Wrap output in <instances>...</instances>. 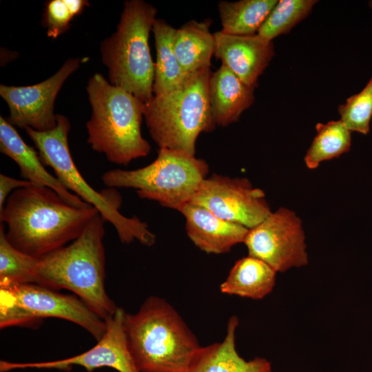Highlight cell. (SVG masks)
<instances>
[{
  "mask_svg": "<svg viewBox=\"0 0 372 372\" xmlns=\"http://www.w3.org/2000/svg\"><path fill=\"white\" fill-rule=\"evenodd\" d=\"M98 213L92 206L68 203L51 188L32 185L8 196L0 220L14 247L39 258L76 239Z\"/></svg>",
  "mask_w": 372,
  "mask_h": 372,
  "instance_id": "cell-1",
  "label": "cell"
},
{
  "mask_svg": "<svg viewBox=\"0 0 372 372\" xmlns=\"http://www.w3.org/2000/svg\"><path fill=\"white\" fill-rule=\"evenodd\" d=\"M105 222L98 213L76 239L39 258L35 277V284L72 291L104 320L118 309L105 288Z\"/></svg>",
  "mask_w": 372,
  "mask_h": 372,
  "instance_id": "cell-2",
  "label": "cell"
},
{
  "mask_svg": "<svg viewBox=\"0 0 372 372\" xmlns=\"http://www.w3.org/2000/svg\"><path fill=\"white\" fill-rule=\"evenodd\" d=\"M125 327L134 363L140 372H188L201 348L176 309L159 296H149Z\"/></svg>",
  "mask_w": 372,
  "mask_h": 372,
  "instance_id": "cell-3",
  "label": "cell"
},
{
  "mask_svg": "<svg viewBox=\"0 0 372 372\" xmlns=\"http://www.w3.org/2000/svg\"><path fill=\"white\" fill-rule=\"evenodd\" d=\"M91 116L86 123L87 143L115 164L127 165L151 150L141 134L145 103L95 73L87 87Z\"/></svg>",
  "mask_w": 372,
  "mask_h": 372,
  "instance_id": "cell-4",
  "label": "cell"
},
{
  "mask_svg": "<svg viewBox=\"0 0 372 372\" xmlns=\"http://www.w3.org/2000/svg\"><path fill=\"white\" fill-rule=\"evenodd\" d=\"M211 73L210 67L190 73L180 87L145 103L146 125L159 148L195 156L199 134L215 129L208 94Z\"/></svg>",
  "mask_w": 372,
  "mask_h": 372,
  "instance_id": "cell-5",
  "label": "cell"
},
{
  "mask_svg": "<svg viewBox=\"0 0 372 372\" xmlns=\"http://www.w3.org/2000/svg\"><path fill=\"white\" fill-rule=\"evenodd\" d=\"M156 14V8L145 1H125L116 31L100 46L109 82L145 103L154 96V63L149 37Z\"/></svg>",
  "mask_w": 372,
  "mask_h": 372,
  "instance_id": "cell-6",
  "label": "cell"
},
{
  "mask_svg": "<svg viewBox=\"0 0 372 372\" xmlns=\"http://www.w3.org/2000/svg\"><path fill=\"white\" fill-rule=\"evenodd\" d=\"M37 149L45 165L52 168L54 176L68 191L97 209L101 216L115 228L120 241L130 244L138 241L150 247L155 235L147 224L136 216H123L118 210L121 196L118 193L107 194L94 189L83 178L72 157L68 133L70 123L67 117L58 114L56 126L48 131L40 132L30 127L24 129Z\"/></svg>",
  "mask_w": 372,
  "mask_h": 372,
  "instance_id": "cell-7",
  "label": "cell"
},
{
  "mask_svg": "<svg viewBox=\"0 0 372 372\" xmlns=\"http://www.w3.org/2000/svg\"><path fill=\"white\" fill-rule=\"evenodd\" d=\"M209 172L207 163L182 152L159 148L156 158L138 169H112L101 177L110 188H133L141 198L178 210L191 200Z\"/></svg>",
  "mask_w": 372,
  "mask_h": 372,
  "instance_id": "cell-8",
  "label": "cell"
},
{
  "mask_svg": "<svg viewBox=\"0 0 372 372\" xmlns=\"http://www.w3.org/2000/svg\"><path fill=\"white\" fill-rule=\"evenodd\" d=\"M46 318L73 322L99 341L105 321L76 296L34 283L0 282V327H36Z\"/></svg>",
  "mask_w": 372,
  "mask_h": 372,
  "instance_id": "cell-9",
  "label": "cell"
},
{
  "mask_svg": "<svg viewBox=\"0 0 372 372\" xmlns=\"http://www.w3.org/2000/svg\"><path fill=\"white\" fill-rule=\"evenodd\" d=\"M243 242L249 256L264 261L276 272L308 264L302 220L286 207L278 208L249 229Z\"/></svg>",
  "mask_w": 372,
  "mask_h": 372,
  "instance_id": "cell-10",
  "label": "cell"
},
{
  "mask_svg": "<svg viewBox=\"0 0 372 372\" xmlns=\"http://www.w3.org/2000/svg\"><path fill=\"white\" fill-rule=\"evenodd\" d=\"M189 202L249 229L272 212L264 191L254 187L249 179L216 174L203 181Z\"/></svg>",
  "mask_w": 372,
  "mask_h": 372,
  "instance_id": "cell-11",
  "label": "cell"
},
{
  "mask_svg": "<svg viewBox=\"0 0 372 372\" xmlns=\"http://www.w3.org/2000/svg\"><path fill=\"white\" fill-rule=\"evenodd\" d=\"M84 62L79 58L67 59L48 79L28 86L1 84L0 95L6 102L13 126L44 132L53 129L58 114L54 112L56 98L66 79Z\"/></svg>",
  "mask_w": 372,
  "mask_h": 372,
  "instance_id": "cell-12",
  "label": "cell"
},
{
  "mask_svg": "<svg viewBox=\"0 0 372 372\" xmlns=\"http://www.w3.org/2000/svg\"><path fill=\"white\" fill-rule=\"evenodd\" d=\"M126 312L118 307L115 313L105 320V331L102 338L89 350L76 355L52 361L13 362L0 361V372L17 369H56L69 371L74 366L84 368L88 372L102 367H110L118 372H140L131 354L125 327Z\"/></svg>",
  "mask_w": 372,
  "mask_h": 372,
  "instance_id": "cell-13",
  "label": "cell"
},
{
  "mask_svg": "<svg viewBox=\"0 0 372 372\" xmlns=\"http://www.w3.org/2000/svg\"><path fill=\"white\" fill-rule=\"evenodd\" d=\"M214 34V56L245 83L255 87L275 54L272 41L257 34L231 35L220 30Z\"/></svg>",
  "mask_w": 372,
  "mask_h": 372,
  "instance_id": "cell-14",
  "label": "cell"
},
{
  "mask_svg": "<svg viewBox=\"0 0 372 372\" xmlns=\"http://www.w3.org/2000/svg\"><path fill=\"white\" fill-rule=\"evenodd\" d=\"M185 218V229L191 241L200 250L213 254H225L243 242L247 227L223 220L206 208L188 202L178 209Z\"/></svg>",
  "mask_w": 372,
  "mask_h": 372,
  "instance_id": "cell-15",
  "label": "cell"
},
{
  "mask_svg": "<svg viewBox=\"0 0 372 372\" xmlns=\"http://www.w3.org/2000/svg\"><path fill=\"white\" fill-rule=\"evenodd\" d=\"M0 150L18 165L20 175L37 186L54 190L68 203L79 207L91 206L68 191L45 168L39 152L28 145L8 120L0 116Z\"/></svg>",
  "mask_w": 372,
  "mask_h": 372,
  "instance_id": "cell-16",
  "label": "cell"
},
{
  "mask_svg": "<svg viewBox=\"0 0 372 372\" xmlns=\"http://www.w3.org/2000/svg\"><path fill=\"white\" fill-rule=\"evenodd\" d=\"M254 87L241 81L224 65L212 72L209 81V102L215 125L225 127L237 121L254 101Z\"/></svg>",
  "mask_w": 372,
  "mask_h": 372,
  "instance_id": "cell-17",
  "label": "cell"
},
{
  "mask_svg": "<svg viewBox=\"0 0 372 372\" xmlns=\"http://www.w3.org/2000/svg\"><path fill=\"white\" fill-rule=\"evenodd\" d=\"M238 319L231 316L227 323L225 338L201 347L188 372H272L271 363L263 358L246 360L236 347Z\"/></svg>",
  "mask_w": 372,
  "mask_h": 372,
  "instance_id": "cell-18",
  "label": "cell"
},
{
  "mask_svg": "<svg viewBox=\"0 0 372 372\" xmlns=\"http://www.w3.org/2000/svg\"><path fill=\"white\" fill-rule=\"evenodd\" d=\"M276 273L264 261L248 255L235 262L220 284V291L227 295L260 300L272 291Z\"/></svg>",
  "mask_w": 372,
  "mask_h": 372,
  "instance_id": "cell-19",
  "label": "cell"
},
{
  "mask_svg": "<svg viewBox=\"0 0 372 372\" xmlns=\"http://www.w3.org/2000/svg\"><path fill=\"white\" fill-rule=\"evenodd\" d=\"M209 20H190L176 30L173 45L179 63L186 74L210 67L214 55V34L209 30Z\"/></svg>",
  "mask_w": 372,
  "mask_h": 372,
  "instance_id": "cell-20",
  "label": "cell"
},
{
  "mask_svg": "<svg viewBox=\"0 0 372 372\" xmlns=\"http://www.w3.org/2000/svg\"><path fill=\"white\" fill-rule=\"evenodd\" d=\"M176 28L164 19L156 18L152 30L156 48L154 95L169 92L180 87L186 77L174 52L173 40Z\"/></svg>",
  "mask_w": 372,
  "mask_h": 372,
  "instance_id": "cell-21",
  "label": "cell"
},
{
  "mask_svg": "<svg viewBox=\"0 0 372 372\" xmlns=\"http://www.w3.org/2000/svg\"><path fill=\"white\" fill-rule=\"evenodd\" d=\"M277 2V0L220 1L218 3L220 31L231 35L256 34Z\"/></svg>",
  "mask_w": 372,
  "mask_h": 372,
  "instance_id": "cell-22",
  "label": "cell"
},
{
  "mask_svg": "<svg viewBox=\"0 0 372 372\" xmlns=\"http://www.w3.org/2000/svg\"><path fill=\"white\" fill-rule=\"evenodd\" d=\"M317 134L304 158L307 168L314 169L320 163L337 158L349 151L351 132L340 121L317 123Z\"/></svg>",
  "mask_w": 372,
  "mask_h": 372,
  "instance_id": "cell-23",
  "label": "cell"
},
{
  "mask_svg": "<svg viewBox=\"0 0 372 372\" xmlns=\"http://www.w3.org/2000/svg\"><path fill=\"white\" fill-rule=\"evenodd\" d=\"M317 2L315 0L278 1L257 34L272 41L279 35L289 32L293 27L305 19Z\"/></svg>",
  "mask_w": 372,
  "mask_h": 372,
  "instance_id": "cell-24",
  "label": "cell"
},
{
  "mask_svg": "<svg viewBox=\"0 0 372 372\" xmlns=\"http://www.w3.org/2000/svg\"><path fill=\"white\" fill-rule=\"evenodd\" d=\"M5 225H0V282L34 283L39 258L14 247L7 240Z\"/></svg>",
  "mask_w": 372,
  "mask_h": 372,
  "instance_id": "cell-25",
  "label": "cell"
},
{
  "mask_svg": "<svg viewBox=\"0 0 372 372\" xmlns=\"http://www.w3.org/2000/svg\"><path fill=\"white\" fill-rule=\"evenodd\" d=\"M340 121L350 132L367 134L372 116V77L359 93L351 96L340 105Z\"/></svg>",
  "mask_w": 372,
  "mask_h": 372,
  "instance_id": "cell-26",
  "label": "cell"
},
{
  "mask_svg": "<svg viewBox=\"0 0 372 372\" xmlns=\"http://www.w3.org/2000/svg\"><path fill=\"white\" fill-rule=\"evenodd\" d=\"M90 6L86 0H50L45 2L42 25L47 36L56 39L66 32L71 21Z\"/></svg>",
  "mask_w": 372,
  "mask_h": 372,
  "instance_id": "cell-27",
  "label": "cell"
},
{
  "mask_svg": "<svg viewBox=\"0 0 372 372\" xmlns=\"http://www.w3.org/2000/svg\"><path fill=\"white\" fill-rule=\"evenodd\" d=\"M32 184L23 179L19 180L3 174H0V212L3 210L8 196L15 190Z\"/></svg>",
  "mask_w": 372,
  "mask_h": 372,
  "instance_id": "cell-28",
  "label": "cell"
}]
</instances>
